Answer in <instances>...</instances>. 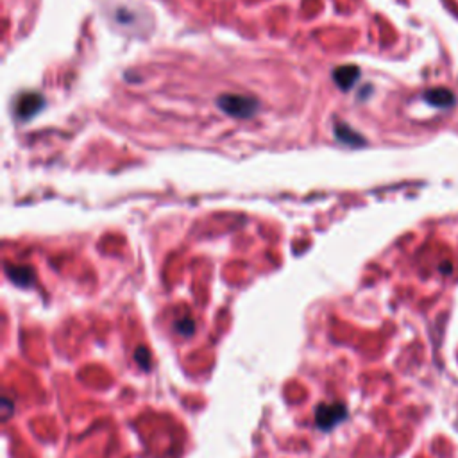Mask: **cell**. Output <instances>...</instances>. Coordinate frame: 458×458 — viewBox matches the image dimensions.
Wrapping results in <instances>:
<instances>
[{
  "mask_svg": "<svg viewBox=\"0 0 458 458\" xmlns=\"http://www.w3.org/2000/svg\"><path fill=\"white\" fill-rule=\"evenodd\" d=\"M217 106L220 111L233 118H251L258 111V100L249 95H235L226 93L217 99Z\"/></svg>",
  "mask_w": 458,
  "mask_h": 458,
  "instance_id": "obj_1",
  "label": "cell"
},
{
  "mask_svg": "<svg viewBox=\"0 0 458 458\" xmlns=\"http://www.w3.org/2000/svg\"><path fill=\"white\" fill-rule=\"evenodd\" d=\"M424 100L428 104L435 106V108H451V106L457 102V97L449 88L439 87V88H430V90L424 91Z\"/></svg>",
  "mask_w": 458,
  "mask_h": 458,
  "instance_id": "obj_4",
  "label": "cell"
},
{
  "mask_svg": "<svg viewBox=\"0 0 458 458\" xmlns=\"http://www.w3.org/2000/svg\"><path fill=\"white\" fill-rule=\"evenodd\" d=\"M8 274L13 279L16 285H29L32 282V277H34V273H32V268L29 267H14V268H8Z\"/></svg>",
  "mask_w": 458,
  "mask_h": 458,
  "instance_id": "obj_7",
  "label": "cell"
},
{
  "mask_svg": "<svg viewBox=\"0 0 458 458\" xmlns=\"http://www.w3.org/2000/svg\"><path fill=\"white\" fill-rule=\"evenodd\" d=\"M360 78V69L354 65H344L341 69H336L333 72V79H335L336 87L341 90H350L353 87L356 79Z\"/></svg>",
  "mask_w": 458,
  "mask_h": 458,
  "instance_id": "obj_5",
  "label": "cell"
},
{
  "mask_svg": "<svg viewBox=\"0 0 458 458\" xmlns=\"http://www.w3.org/2000/svg\"><path fill=\"white\" fill-rule=\"evenodd\" d=\"M335 135L339 140L344 141V144H350V146H362V144H365L358 133H354L353 129L345 126V124H341V126L335 127Z\"/></svg>",
  "mask_w": 458,
  "mask_h": 458,
  "instance_id": "obj_6",
  "label": "cell"
},
{
  "mask_svg": "<svg viewBox=\"0 0 458 458\" xmlns=\"http://www.w3.org/2000/svg\"><path fill=\"white\" fill-rule=\"evenodd\" d=\"M45 104V99L40 93H25L16 102V117L20 120H27V118L34 117Z\"/></svg>",
  "mask_w": 458,
  "mask_h": 458,
  "instance_id": "obj_3",
  "label": "cell"
},
{
  "mask_svg": "<svg viewBox=\"0 0 458 458\" xmlns=\"http://www.w3.org/2000/svg\"><path fill=\"white\" fill-rule=\"evenodd\" d=\"M176 330L179 333H181V335H192V333H194V330H195V324H194V321H192V319H183V321H177L176 322Z\"/></svg>",
  "mask_w": 458,
  "mask_h": 458,
  "instance_id": "obj_8",
  "label": "cell"
},
{
  "mask_svg": "<svg viewBox=\"0 0 458 458\" xmlns=\"http://www.w3.org/2000/svg\"><path fill=\"white\" fill-rule=\"evenodd\" d=\"M345 413H347V409H345L342 403L322 404L317 410V424L321 428H324V430L332 428L335 426L336 422L344 421Z\"/></svg>",
  "mask_w": 458,
  "mask_h": 458,
  "instance_id": "obj_2",
  "label": "cell"
},
{
  "mask_svg": "<svg viewBox=\"0 0 458 458\" xmlns=\"http://www.w3.org/2000/svg\"><path fill=\"white\" fill-rule=\"evenodd\" d=\"M137 360L140 365H146V369L149 367V351H147L146 347H138Z\"/></svg>",
  "mask_w": 458,
  "mask_h": 458,
  "instance_id": "obj_9",
  "label": "cell"
}]
</instances>
